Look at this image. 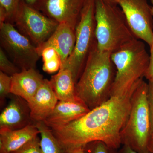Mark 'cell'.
<instances>
[{"mask_svg": "<svg viewBox=\"0 0 153 153\" xmlns=\"http://www.w3.org/2000/svg\"><path fill=\"white\" fill-rule=\"evenodd\" d=\"M141 80L126 93L111 97L78 119L52 128L54 135L67 150L95 141L117 150L122 145L121 132L128 119L132 95Z\"/></svg>", "mask_w": 153, "mask_h": 153, "instance_id": "cell-1", "label": "cell"}, {"mask_svg": "<svg viewBox=\"0 0 153 153\" xmlns=\"http://www.w3.org/2000/svg\"><path fill=\"white\" fill-rule=\"evenodd\" d=\"M111 52L99 50L97 44L88 56L84 69L75 84L78 97L90 110L111 97L116 74Z\"/></svg>", "mask_w": 153, "mask_h": 153, "instance_id": "cell-2", "label": "cell"}, {"mask_svg": "<svg viewBox=\"0 0 153 153\" xmlns=\"http://www.w3.org/2000/svg\"><path fill=\"white\" fill-rule=\"evenodd\" d=\"M116 74L111 97L126 93L144 77L150 55L143 41L134 39L111 53Z\"/></svg>", "mask_w": 153, "mask_h": 153, "instance_id": "cell-3", "label": "cell"}, {"mask_svg": "<svg viewBox=\"0 0 153 153\" xmlns=\"http://www.w3.org/2000/svg\"><path fill=\"white\" fill-rule=\"evenodd\" d=\"M95 18L96 38L100 51L113 53L136 38L117 4L95 0Z\"/></svg>", "mask_w": 153, "mask_h": 153, "instance_id": "cell-4", "label": "cell"}, {"mask_svg": "<svg viewBox=\"0 0 153 153\" xmlns=\"http://www.w3.org/2000/svg\"><path fill=\"white\" fill-rule=\"evenodd\" d=\"M148 86V83L143 79L134 91L128 119L121 132L122 145L128 146L139 153L149 152L151 122Z\"/></svg>", "mask_w": 153, "mask_h": 153, "instance_id": "cell-5", "label": "cell"}, {"mask_svg": "<svg viewBox=\"0 0 153 153\" xmlns=\"http://www.w3.org/2000/svg\"><path fill=\"white\" fill-rule=\"evenodd\" d=\"M96 26L95 0H88L82 10L75 29L76 42L74 50L60 68H68L71 71L75 84L82 74L91 52L97 44Z\"/></svg>", "mask_w": 153, "mask_h": 153, "instance_id": "cell-6", "label": "cell"}, {"mask_svg": "<svg viewBox=\"0 0 153 153\" xmlns=\"http://www.w3.org/2000/svg\"><path fill=\"white\" fill-rule=\"evenodd\" d=\"M0 43L1 48L21 70L36 68L41 57L37 47L13 24L5 22L0 25Z\"/></svg>", "mask_w": 153, "mask_h": 153, "instance_id": "cell-7", "label": "cell"}, {"mask_svg": "<svg viewBox=\"0 0 153 153\" xmlns=\"http://www.w3.org/2000/svg\"><path fill=\"white\" fill-rule=\"evenodd\" d=\"M13 24L36 47L47 41L59 24L23 0L21 1Z\"/></svg>", "mask_w": 153, "mask_h": 153, "instance_id": "cell-8", "label": "cell"}, {"mask_svg": "<svg viewBox=\"0 0 153 153\" xmlns=\"http://www.w3.org/2000/svg\"><path fill=\"white\" fill-rule=\"evenodd\" d=\"M115 1L135 37L150 46L153 38V16L148 0Z\"/></svg>", "mask_w": 153, "mask_h": 153, "instance_id": "cell-9", "label": "cell"}, {"mask_svg": "<svg viewBox=\"0 0 153 153\" xmlns=\"http://www.w3.org/2000/svg\"><path fill=\"white\" fill-rule=\"evenodd\" d=\"M88 0H38L34 7L59 24L75 30L81 13Z\"/></svg>", "mask_w": 153, "mask_h": 153, "instance_id": "cell-10", "label": "cell"}, {"mask_svg": "<svg viewBox=\"0 0 153 153\" xmlns=\"http://www.w3.org/2000/svg\"><path fill=\"white\" fill-rule=\"evenodd\" d=\"M33 124L36 123L31 118L27 102L12 94L8 104L0 114V129H20Z\"/></svg>", "mask_w": 153, "mask_h": 153, "instance_id": "cell-11", "label": "cell"}, {"mask_svg": "<svg viewBox=\"0 0 153 153\" xmlns=\"http://www.w3.org/2000/svg\"><path fill=\"white\" fill-rule=\"evenodd\" d=\"M58 101L50 80L44 79L34 97L28 102L34 122H44L53 111Z\"/></svg>", "mask_w": 153, "mask_h": 153, "instance_id": "cell-12", "label": "cell"}, {"mask_svg": "<svg viewBox=\"0 0 153 153\" xmlns=\"http://www.w3.org/2000/svg\"><path fill=\"white\" fill-rule=\"evenodd\" d=\"M82 101H58L44 123L50 128L67 124L90 111Z\"/></svg>", "mask_w": 153, "mask_h": 153, "instance_id": "cell-13", "label": "cell"}, {"mask_svg": "<svg viewBox=\"0 0 153 153\" xmlns=\"http://www.w3.org/2000/svg\"><path fill=\"white\" fill-rule=\"evenodd\" d=\"M75 42V30L67 24L62 23L59 24L47 41L37 47V49L39 55L41 50L46 47H52L56 49L61 57L62 67L73 52Z\"/></svg>", "mask_w": 153, "mask_h": 153, "instance_id": "cell-14", "label": "cell"}, {"mask_svg": "<svg viewBox=\"0 0 153 153\" xmlns=\"http://www.w3.org/2000/svg\"><path fill=\"white\" fill-rule=\"evenodd\" d=\"M11 77V94L20 97L27 102L34 97L44 79L36 68L22 70Z\"/></svg>", "mask_w": 153, "mask_h": 153, "instance_id": "cell-15", "label": "cell"}, {"mask_svg": "<svg viewBox=\"0 0 153 153\" xmlns=\"http://www.w3.org/2000/svg\"><path fill=\"white\" fill-rule=\"evenodd\" d=\"M36 124L18 130L0 129V153H12L38 135Z\"/></svg>", "mask_w": 153, "mask_h": 153, "instance_id": "cell-16", "label": "cell"}, {"mask_svg": "<svg viewBox=\"0 0 153 153\" xmlns=\"http://www.w3.org/2000/svg\"><path fill=\"white\" fill-rule=\"evenodd\" d=\"M50 82L59 101H82L77 96L72 73L68 68L60 69L51 76Z\"/></svg>", "mask_w": 153, "mask_h": 153, "instance_id": "cell-17", "label": "cell"}, {"mask_svg": "<svg viewBox=\"0 0 153 153\" xmlns=\"http://www.w3.org/2000/svg\"><path fill=\"white\" fill-rule=\"evenodd\" d=\"M36 125L41 135L40 147L42 153H67L66 148L60 143L51 128L44 122L36 123Z\"/></svg>", "mask_w": 153, "mask_h": 153, "instance_id": "cell-18", "label": "cell"}, {"mask_svg": "<svg viewBox=\"0 0 153 153\" xmlns=\"http://www.w3.org/2000/svg\"><path fill=\"white\" fill-rule=\"evenodd\" d=\"M43 61L42 69L49 74L59 71L62 65L61 57L57 50L52 47H46L40 53Z\"/></svg>", "mask_w": 153, "mask_h": 153, "instance_id": "cell-19", "label": "cell"}, {"mask_svg": "<svg viewBox=\"0 0 153 153\" xmlns=\"http://www.w3.org/2000/svg\"><path fill=\"white\" fill-rule=\"evenodd\" d=\"M21 0H0V25L5 22L13 24Z\"/></svg>", "mask_w": 153, "mask_h": 153, "instance_id": "cell-20", "label": "cell"}, {"mask_svg": "<svg viewBox=\"0 0 153 153\" xmlns=\"http://www.w3.org/2000/svg\"><path fill=\"white\" fill-rule=\"evenodd\" d=\"M0 69L1 71L10 76L22 71L13 61L9 60L7 54L1 47L0 48Z\"/></svg>", "mask_w": 153, "mask_h": 153, "instance_id": "cell-21", "label": "cell"}, {"mask_svg": "<svg viewBox=\"0 0 153 153\" xmlns=\"http://www.w3.org/2000/svg\"><path fill=\"white\" fill-rule=\"evenodd\" d=\"M85 153H118L117 149L110 147L103 142L95 141L83 146Z\"/></svg>", "mask_w": 153, "mask_h": 153, "instance_id": "cell-22", "label": "cell"}, {"mask_svg": "<svg viewBox=\"0 0 153 153\" xmlns=\"http://www.w3.org/2000/svg\"><path fill=\"white\" fill-rule=\"evenodd\" d=\"M12 77L8 74L0 71V100L2 105L7 97L11 94Z\"/></svg>", "mask_w": 153, "mask_h": 153, "instance_id": "cell-23", "label": "cell"}, {"mask_svg": "<svg viewBox=\"0 0 153 153\" xmlns=\"http://www.w3.org/2000/svg\"><path fill=\"white\" fill-rule=\"evenodd\" d=\"M12 153H42L40 147V139L38 136L35 137Z\"/></svg>", "mask_w": 153, "mask_h": 153, "instance_id": "cell-24", "label": "cell"}, {"mask_svg": "<svg viewBox=\"0 0 153 153\" xmlns=\"http://www.w3.org/2000/svg\"><path fill=\"white\" fill-rule=\"evenodd\" d=\"M148 84L147 101L151 122V140L150 146L151 143L153 142V80L149 81Z\"/></svg>", "mask_w": 153, "mask_h": 153, "instance_id": "cell-25", "label": "cell"}, {"mask_svg": "<svg viewBox=\"0 0 153 153\" xmlns=\"http://www.w3.org/2000/svg\"><path fill=\"white\" fill-rule=\"evenodd\" d=\"M149 47L150 49L149 64L144 76L148 81L153 80V38L152 44Z\"/></svg>", "mask_w": 153, "mask_h": 153, "instance_id": "cell-26", "label": "cell"}, {"mask_svg": "<svg viewBox=\"0 0 153 153\" xmlns=\"http://www.w3.org/2000/svg\"><path fill=\"white\" fill-rule=\"evenodd\" d=\"M118 153H139L134 150L133 149L127 145H123L122 147L119 151ZM145 153H152L150 152H148Z\"/></svg>", "mask_w": 153, "mask_h": 153, "instance_id": "cell-27", "label": "cell"}, {"mask_svg": "<svg viewBox=\"0 0 153 153\" xmlns=\"http://www.w3.org/2000/svg\"><path fill=\"white\" fill-rule=\"evenodd\" d=\"M67 153H85L83 147H79L67 150Z\"/></svg>", "mask_w": 153, "mask_h": 153, "instance_id": "cell-28", "label": "cell"}, {"mask_svg": "<svg viewBox=\"0 0 153 153\" xmlns=\"http://www.w3.org/2000/svg\"><path fill=\"white\" fill-rule=\"evenodd\" d=\"M23 1L29 5L34 7L38 0H23Z\"/></svg>", "mask_w": 153, "mask_h": 153, "instance_id": "cell-29", "label": "cell"}, {"mask_svg": "<svg viewBox=\"0 0 153 153\" xmlns=\"http://www.w3.org/2000/svg\"><path fill=\"white\" fill-rule=\"evenodd\" d=\"M103 1L111 3V4H117L115 0H103Z\"/></svg>", "mask_w": 153, "mask_h": 153, "instance_id": "cell-30", "label": "cell"}, {"mask_svg": "<svg viewBox=\"0 0 153 153\" xmlns=\"http://www.w3.org/2000/svg\"><path fill=\"white\" fill-rule=\"evenodd\" d=\"M149 151L152 153H153V142L151 143L150 145Z\"/></svg>", "mask_w": 153, "mask_h": 153, "instance_id": "cell-31", "label": "cell"}, {"mask_svg": "<svg viewBox=\"0 0 153 153\" xmlns=\"http://www.w3.org/2000/svg\"><path fill=\"white\" fill-rule=\"evenodd\" d=\"M152 6H151V11H152V13L153 16V0H150Z\"/></svg>", "mask_w": 153, "mask_h": 153, "instance_id": "cell-32", "label": "cell"}]
</instances>
